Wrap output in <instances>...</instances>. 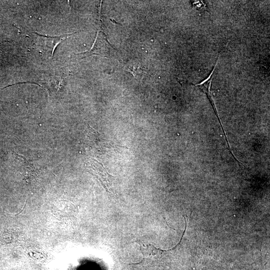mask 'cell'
Listing matches in <instances>:
<instances>
[{"instance_id":"7a4b0ae2","label":"cell","mask_w":270,"mask_h":270,"mask_svg":"<svg viewBox=\"0 0 270 270\" xmlns=\"http://www.w3.org/2000/svg\"><path fill=\"white\" fill-rule=\"evenodd\" d=\"M110 20L112 21V22L114 23H115V24H120L118 22H116L112 18H110Z\"/></svg>"},{"instance_id":"6da1fadb","label":"cell","mask_w":270,"mask_h":270,"mask_svg":"<svg viewBox=\"0 0 270 270\" xmlns=\"http://www.w3.org/2000/svg\"><path fill=\"white\" fill-rule=\"evenodd\" d=\"M86 167L93 172L100 180L104 188L108 192H110L109 188L112 186V182L110 178L113 177L110 176L105 170L103 165L96 160H90L86 164Z\"/></svg>"}]
</instances>
